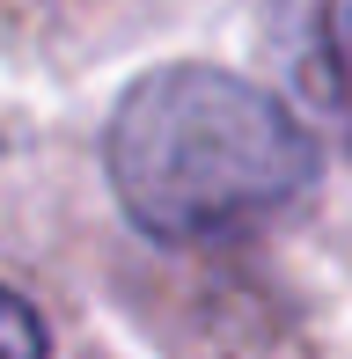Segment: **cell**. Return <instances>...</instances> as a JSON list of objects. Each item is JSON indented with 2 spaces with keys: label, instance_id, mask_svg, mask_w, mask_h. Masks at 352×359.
<instances>
[{
  "label": "cell",
  "instance_id": "cell-2",
  "mask_svg": "<svg viewBox=\"0 0 352 359\" xmlns=\"http://www.w3.org/2000/svg\"><path fill=\"white\" fill-rule=\"evenodd\" d=\"M294 81L316 103V118L352 140V0H316L294 44Z\"/></svg>",
  "mask_w": 352,
  "mask_h": 359
},
{
  "label": "cell",
  "instance_id": "cell-3",
  "mask_svg": "<svg viewBox=\"0 0 352 359\" xmlns=\"http://www.w3.org/2000/svg\"><path fill=\"white\" fill-rule=\"evenodd\" d=\"M0 359H52L44 316H37L15 286H0Z\"/></svg>",
  "mask_w": 352,
  "mask_h": 359
},
{
  "label": "cell",
  "instance_id": "cell-1",
  "mask_svg": "<svg viewBox=\"0 0 352 359\" xmlns=\"http://www.w3.org/2000/svg\"><path fill=\"white\" fill-rule=\"evenodd\" d=\"M103 176L147 242L205 250L294 213L323 176V154L271 88L205 59H169L118 95Z\"/></svg>",
  "mask_w": 352,
  "mask_h": 359
}]
</instances>
